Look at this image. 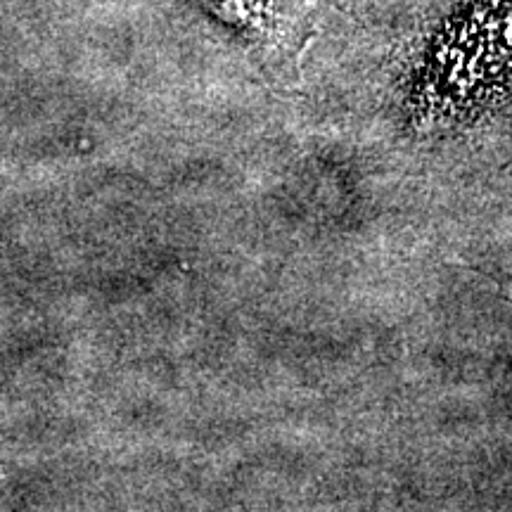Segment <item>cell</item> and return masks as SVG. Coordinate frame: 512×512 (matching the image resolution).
<instances>
[{
    "label": "cell",
    "mask_w": 512,
    "mask_h": 512,
    "mask_svg": "<svg viewBox=\"0 0 512 512\" xmlns=\"http://www.w3.org/2000/svg\"><path fill=\"white\" fill-rule=\"evenodd\" d=\"M510 304H512V299H510Z\"/></svg>",
    "instance_id": "6da1fadb"
}]
</instances>
